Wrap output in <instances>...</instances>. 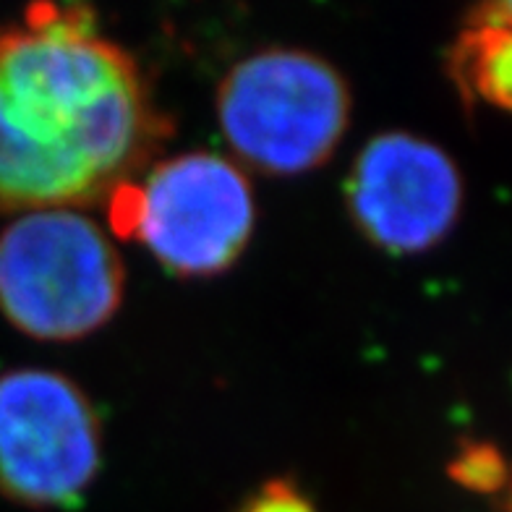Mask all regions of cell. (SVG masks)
Wrapping results in <instances>:
<instances>
[{"mask_svg": "<svg viewBox=\"0 0 512 512\" xmlns=\"http://www.w3.org/2000/svg\"><path fill=\"white\" fill-rule=\"evenodd\" d=\"M168 134L136 61L84 8L37 6L0 32V212L108 199Z\"/></svg>", "mask_w": 512, "mask_h": 512, "instance_id": "6da1fadb", "label": "cell"}, {"mask_svg": "<svg viewBox=\"0 0 512 512\" xmlns=\"http://www.w3.org/2000/svg\"><path fill=\"white\" fill-rule=\"evenodd\" d=\"M123 293L121 254L79 212H24L0 233V314L34 340L92 335L118 314Z\"/></svg>", "mask_w": 512, "mask_h": 512, "instance_id": "7a4b0ae2", "label": "cell"}, {"mask_svg": "<svg viewBox=\"0 0 512 512\" xmlns=\"http://www.w3.org/2000/svg\"><path fill=\"white\" fill-rule=\"evenodd\" d=\"M230 152L267 176H298L335 155L351 123V89L317 53L267 48L238 61L217 87Z\"/></svg>", "mask_w": 512, "mask_h": 512, "instance_id": "3957f363", "label": "cell"}, {"mask_svg": "<svg viewBox=\"0 0 512 512\" xmlns=\"http://www.w3.org/2000/svg\"><path fill=\"white\" fill-rule=\"evenodd\" d=\"M100 463V413L74 379L48 369L0 377V497L27 507L74 505Z\"/></svg>", "mask_w": 512, "mask_h": 512, "instance_id": "277c9868", "label": "cell"}, {"mask_svg": "<svg viewBox=\"0 0 512 512\" xmlns=\"http://www.w3.org/2000/svg\"><path fill=\"white\" fill-rule=\"evenodd\" d=\"M142 189L139 236L178 277H212L241 259L254 233V191L236 162L186 152L157 162Z\"/></svg>", "mask_w": 512, "mask_h": 512, "instance_id": "5b68a950", "label": "cell"}, {"mask_svg": "<svg viewBox=\"0 0 512 512\" xmlns=\"http://www.w3.org/2000/svg\"><path fill=\"white\" fill-rule=\"evenodd\" d=\"M345 199L351 220L387 254H421L450 236L463 178L445 149L405 131L374 136L358 152Z\"/></svg>", "mask_w": 512, "mask_h": 512, "instance_id": "8992f818", "label": "cell"}, {"mask_svg": "<svg viewBox=\"0 0 512 512\" xmlns=\"http://www.w3.org/2000/svg\"><path fill=\"white\" fill-rule=\"evenodd\" d=\"M450 63L465 95L512 113V27L471 24L455 42Z\"/></svg>", "mask_w": 512, "mask_h": 512, "instance_id": "52a82bcc", "label": "cell"}, {"mask_svg": "<svg viewBox=\"0 0 512 512\" xmlns=\"http://www.w3.org/2000/svg\"><path fill=\"white\" fill-rule=\"evenodd\" d=\"M452 479L473 492H494L505 484V463L492 447L471 445L460 452L450 465Z\"/></svg>", "mask_w": 512, "mask_h": 512, "instance_id": "ba28073f", "label": "cell"}, {"mask_svg": "<svg viewBox=\"0 0 512 512\" xmlns=\"http://www.w3.org/2000/svg\"><path fill=\"white\" fill-rule=\"evenodd\" d=\"M241 512H317L314 505L304 494L298 492V486L288 479H272L259 486L254 497L246 499Z\"/></svg>", "mask_w": 512, "mask_h": 512, "instance_id": "9c48e42d", "label": "cell"}, {"mask_svg": "<svg viewBox=\"0 0 512 512\" xmlns=\"http://www.w3.org/2000/svg\"><path fill=\"white\" fill-rule=\"evenodd\" d=\"M110 199V225L121 238L139 236V223H142V189L134 183H121Z\"/></svg>", "mask_w": 512, "mask_h": 512, "instance_id": "30bf717a", "label": "cell"}, {"mask_svg": "<svg viewBox=\"0 0 512 512\" xmlns=\"http://www.w3.org/2000/svg\"><path fill=\"white\" fill-rule=\"evenodd\" d=\"M471 24H507L512 27V0L507 3H489L473 14Z\"/></svg>", "mask_w": 512, "mask_h": 512, "instance_id": "8fae6325", "label": "cell"}]
</instances>
